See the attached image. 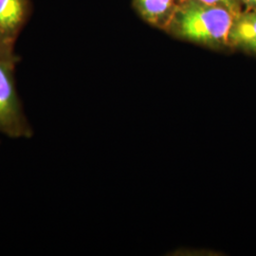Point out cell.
Masks as SVG:
<instances>
[{"label":"cell","instance_id":"ba28073f","mask_svg":"<svg viewBox=\"0 0 256 256\" xmlns=\"http://www.w3.org/2000/svg\"><path fill=\"white\" fill-rule=\"evenodd\" d=\"M176 1H178V4H180V2H182V1H184V0H176Z\"/></svg>","mask_w":256,"mask_h":256},{"label":"cell","instance_id":"277c9868","mask_svg":"<svg viewBox=\"0 0 256 256\" xmlns=\"http://www.w3.org/2000/svg\"><path fill=\"white\" fill-rule=\"evenodd\" d=\"M230 45L256 52V10H244L236 16Z\"/></svg>","mask_w":256,"mask_h":256},{"label":"cell","instance_id":"5b68a950","mask_svg":"<svg viewBox=\"0 0 256 256\" xmlns=\"http://www.w3.org/2000/svg\"><path fill=\"white\" fill-rule=\"evenodd\" d=\"M137 9L149 23L166 28L178 3L176 0H135Z\"/></svg>","mask_w":256,"mask_h":256},{"label":"cell","instance_id":"8992f818","mask_svg":"<svg viewBox=\"0 0 256 256\" xmlns=\"http://www.w3.org/2000/svg\"><path fill=\"white\" fill-rule=\"evenodd\" d=\"M205 4L222 7L224 9L229 10L232 14H240L243 9L239 3V0H200Z\"/></svg>","mask_w":256,"mask_h":256},{"label":"cell","instance_id":"3957f363","mask_svg":"<svg viewBox=\"0 0 256 256\" xmlns=\"http://www.w3.org/2000/svg\"><path fill=\"white\" fill-rule=\"evenodd\" d=\"M32 10L30 0H0V58L19 63L16 43Z\"/></svg>","mask_w":256,"mask_h":256},{"label":"cell","instance_id":"7a4b0ae2","mask_svg":"<svg viewBox=\"0 0 256 256\" xmlns=\"http://www.w3.org/2000/svg\"><path fill=\"white\" fill-rule=\"evenodd\" d=\"M18 64L0 58V135L12 140H28L34 137V129L18 90Z\"/></svg>","mask_w":256,"mask_h":256},{"label":"cell","instance_id":"52a82bcc","mask_svg":"<svg viewBox=\"0 0 256 256\" xmlns=\"http://www.w3.org/2000/svg\"><path fill=\"white\" fill-rule=\"evenodd\" d=\"M239 3L244 10H256V0H239Z\"/></svg>","mask_w":256,"mask_h":256},{"label":"cell","instance_id":"9c48e42d","mask_svg":"<svg viewBox=\"0 0 256 256\" xmlns=\"http://www.w3.org/2000/svg\"></svg>","mask_w":256,"mask_h":256},{"label":"cell","instance_id":"6da1fadb","mask_svg":"<svg viewBox=\"0 0 256 256\" xmlns=\"http://www.w3.org/2000/svg\"><path fill=\"white\" fill-rule=\"evenodd\" d=\"M236 14L200 0L180 2L166 28L185 39L208 44L230 45V34Z\"/></svg>","mask_w":256,"mask_h":256}]
</instances>
